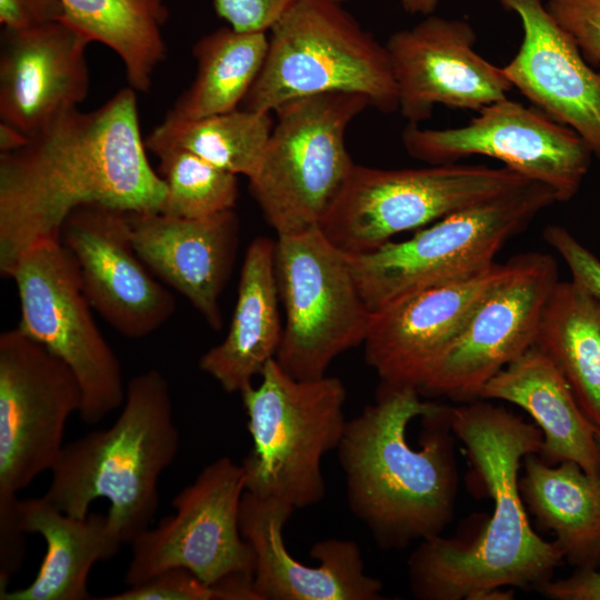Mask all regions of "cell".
Returning <instances> with one entry per match:
<instances>
[{"mask_svg":"<svg viewBox=\"0 0 600 600\" xmlns=\"http://www.w3.org/2000/svg\"><path fill=\"white\" fill-rule=\"evenodd\" d=\"M136 92L127 87L94 110L66 111L0 153L2 277L34 242L60 239L80 207L159 212L166 184L147 157Z\"/></svg>","mask_w":600,"mask_h":600,"instance_id":"cell-1","label":"cell"},{"mask_svg":"<svg viewBox=\"0 0 600 600\" xmlns=\"http://www.w3.org/2000/svg\"><path fill=\"white\" fill-rule=\"evenodd\" d=\"M451 424L492 512L471 540L438 534L419 541L408 561L412 596L480 600L504 587L537 589L564 560L554 541L533 531L519 489L524 457L541 450V430L486 399L452 407Z\"/></svg>","mask_w":600,"mask_h":600,"instance_id":"cell-2","label":"cell"},{"mask_svg":"<svg viewBox=\"0 0 600 600\" xmlns=\"http://www.w3.org/2000/svg\"><path fill=\"white\" fill-rule=\"evenodd\" d=\"M421 397L381 383L374 402L347 420L337 448L349 508L384 550L441 534L454 516L452 407Z\"/></svg>","mask_w":600,"mask_h":600,"instance_id":"cell-3","label":"cell"},{"mask_svg":"<svg viewBox=\"0 0 600 600\" xmlns=\"http://www.w3.org/2000/svg\"><path fill=\"white\" fill-rule=\"evenodd\" d=\"M179 442L167 379L157 369L140 372L127 382L121 411L109 428L64 446L43 498L73 517H86L98 499L108 500L112 529L131 544L153 521L159 479Z\"/></svg>","mask_w":600,"mask_h":600,"instance_id":"cell-4","label":"cell"},{"mask_svg":"<svg viewBox=\"0 0 600 600\" xmlns=\"http://www.w3.org/2000/svg\"><path fill=\"white\" fill-rule=\"evenodd\" d=\"M82 404L70 368L19 327L0 334V573L22 567L18 493L58 464L67 421Z\"/></svg>","mask_w":600,"mask_h":600,"instance_id":"cell-5","label":"cell"},{"mask_svg":"<svg viewBox=\"0 0 600 600\" xmlns=\"http://www.w3.org/2000/svg\"><path fill=\"white\" fill-rule=\"evenodd\" d=\"M260 379L240 392L252 438L241 462L246 491L294 510L314 506L326 494L322 459L346 427V388L336 377L298 380L274 358Z\"/></svg>","mask_w":600,"mask_h":600,"instance_id":"cell-6","label":"cell"},{"mask_svg":"<svg viewBox=\"0 0 600 600\" xmlns=\"http://www.w3.org/2000/svg\"><path fill=\"white\" fill-rule=\"evenodd\" d=\"M262 69L240 108L272 112L326 92L366 97L384 113L398 111L384 44L336 0H297L272 26Z\"/></svg>","mask_w":600,"mask_h":600,"instance_id":"cell-7","label":"cell"},{"mask_svg":"<svg viewBox=\"0 0 600 600\" xmlns=\"http://www.w3.org/2000/svg\"><path fill=\"white\" fill-rule=\"evenodd\" d=\"M556 202L549 186L530 181L423 227L408 240L347 258L364 302L374 312L409 293L489 268L512 237Z\"/></svg>","mask_w":600,"mask_h":600,"instance_id":"cell-8","label":"cell"},{"mask_svg":"<svg viewBox=\"0 0 600 600\" xmlns=\"http://www.w3.org/2000/svg\"><path fill=\"white\" fill-rule=\"evenodd\" d=\"M369 101L359 93L326 92L288 101L273 124L250 192L278 236L319 227L353 161L346 131Z\"/></svg>","mask_w":600,"mask_h":600,"instance_id":"cell-9","label":"cell"},{"mask_svg":"<svg viewBox=\"0 0 600 600\" xmlns=\"http://www.w3.org/2000/svg\"><path fill=\"white\" fill-rule=\"evenodd\" d=\"M530 181L506 166L454 162L384 170L354 163L319 228L343 253L362 254Z\"/></svg>","mask_w":600,"mask_h":600,"instance_id":"cell-10","label":"cell"},{"mask_svg":"<svg viewBox=\"0 0 600 600\" xmlns=\"http://www.w3.org/2000/svg\"><path fill=\"white\" fill-rule=\"evenodd\" d=\"M274 267L286 316L274 359L298 380L321 378L339 354L364 342L373 312L347 254L319 227L278 236Z\"/></svg>","mask_w":600,"mask_h":600,"instance_id":"cell-11","label":"cell"},{"mask_svg":"<svg viewBox=\"0 0 600 600\" xmlns=\"http://www.w3.org/2000/svg\"><path fill=\"white\" fill-rule=\"evenodd\" d=\"M9 278L19 296L18 327L76 376L82 393L81 420L96 424L119 409L127 387L121 363L93 319L61 239L31 244L17 259Z\"/></svg>","mask_w":600,"mask_h":600,"instance_id":"cell-12","label":"cell"},{"mask_svg":"<svg viewBox=\"0 0 600 600\" xmlns=\"http://www.w3.org/2000/svg\"><path fill=\"white\" fill-rule=\"evenodd\" d=\"M244 492L241 463L229 457L209 463L172 499L174 513L132 541L124 582L136 586L171 568L211 586L237 573L253 576V551L240 530Z\"/></svg>","mask_w":600,"mask_h":600,"instance_id":"cell-13","label":"cell"},{"mask_svg":"<svg viewBox=\"0 0 600 600\" xmlns=\"http://www.w3.org/2000/svg\"><path fill=\"white\" fill-rule=\"evenodd\" d=\"M401 140L411 158L428 164L454 163L471 156L500 160L549 186L559 202L578 192L592 158L572 129L508 98L482 108L462 127L422 129L408 123Z\"/></svg>","mask_w":600,"mask_h":600,"instance_id":"cell-14","label":"cell"},{"mask_svg":"<svg viewBox=\"0 0 600 600\" xmlns=\"http://www.w3.org/2000/svg\"><path fill=\"white\" fill-rule=\"evenodd\" d=\"M556 260L528 252L509 260L420 393L469 402L504 367L534 346L547 299L558 282Z\"/></svg>","mask_w":600,"mask_h":600,"instance_id":"cell-15","label":"cell"},{"mask_svg":"<svg viewBox=\"0 0 600 600\" xmlns=\"http://www.w3.org/2000/svg\"><path fill=\"white\" fill-rule=\"evenodd\" d=\"M60 239L91 308L123 337L146 338L174 313L173 294L134 248L127 212L80 207L66 219Z\"/></svg>","mask_w":600,"mask_h":600,"instance_id":"cell-16","label":"cell"},{"mask_svg":"<svg viewBox=\"0 0 600 600\" xmlns=\"http://www.w3.org/2000/svg\"><path fill=\"white\" fill-rule=\"evenodd\" d=\"M466 20L429 16L393 32L386 46L398 93V111L408 123L431 117L436 106L480 111L508 98L512 83L474 50Z\"/></svg>","mask_w":600,"mask_h":600,"instance_id":"cell-17","label":"cell"},{"mask_svg":"<svg viewBox=\"0 0 600 600\" xmlns=\"http://www.w3.org/2000/svg\"><path fill=\"white\" fill-rule=\"evenodd\" d=\"M494 262L459 281L401 297L373 312L363 342L381 383L419 390L458 339L477 307L508 273Z\"/></svg>","mask_w":600,"mask_h":600,"instance_id":"cell-18","label":"cell"},{"mask_svg":"<svg viewBox=\"0 0 600 600\" xmlns=\"http://www.w3.org/2000/svg\"><path fill=\"white\" fill-rule=\"evenodd\" d=\"M294 509L278 500L244 492L240 530L253 551V584L260 600H380L382 582L364 571L356 541L330 538L316 542L307 566L288 551L283 528Z\"/></svg>","mask_w":600,"mask_h":600,"instance_id":"cell-19","label":"cell"},{"mask_svg":"<svg viewBox=\"0 0 600 600\" xmlns=\"http://www.w3.org/2000/svg\"><path fill=\"white\" fill-rule=\"evenodd\" d=\"M518 14L523 37L504 74L533 106L572 129L600 163V69L587 62L544 0H498Z\"/></svg>","mask_w":600,"mask_h":600,"instance_id":"cell-20","label":"cell"},{"mask_svg":"<svg viewBox=\"0 0 600 600\" xmlns=\"http://www.w3.org/2000/svg\"><path fill=\"white\" fill-rule=\"evenodd\" d=\"M3 31L0 122L29 137L86 99L90 40L64 19Z\"/></svg>","mask_w":600,"mask_h":600,"instance_id":"cell-21","label":"cell"},{"mask_svg":"<svg viewBox=\"0 0 600 600\" xmlns=\"http://www.w3.org/2000/svg\"><path fill=\"white\" fill-rule=\"evenodd\" d=\"M127 217L134 248L150 271L220 330V296L238 248L234 210L201 219L161 212H127Z\"/></svg>","mask_w":600,"mask_h":600,"instance_id":"cell-22","label":"cell"},{"mask_svg":"<svg viewBox=\"0 0 600 600\" xmlns=\"http://www.w3.org/2000/svg\"><path fill=\"white\" fill-rule=\"evenodd\" d=\"M478 399L503 400L520 407L541 430L538 456L554 466L578 463L600 478V441L567 380L536 346L513 360L482 388Z\"/></svg>","mask_w":600,"mask_h":600,"instance_id":"cell-23","label":"cell"},{"mask_svg":"<svg viewBox=\"0 0 600 600\" xmlns=\"http://www.w3.org/2000/svg\"><path fill=\"white\" fill-rule=\"evenodd\" d=\"M274 246L276 241L266 237L249 244L229 330L199 360L200 369L228 393H240L253 378L260 377L280 346L283 327L278 308Z\"/></svg>","mask_w":600,"mask_h":600,"instance_id":"cell-24","label":"cell"},{"mask_svg":"<svg viewBox=\"0 0 600 600\" xmlns=\"http://www.w3.org/2000/svg\"><path fill=\"white\" fill-rule=\"evenodd\" d=\"M19 529L37 533L47 550L39 570L27 587L8 590L1 600H88L92 567L113 558L124 544L112 529L108 514H67L42 497L20 499Z\"/></svg>","mask_w":600,"mask_h":600,"instance_id":"cell-25","label":"cell"},{"mask_svg":"<svg viewBox=\"0 0 600 600\" xmlns=\"http://www.w3.org/2000/svg\"><path fill=\"white\" fill-rule=\"evenodd\" d=\"M519 489L527 510L553 532L563 559L577 569L600 566V478L573 461L551 466L524 457Z\"/></svg>","mask_w":600,"mask_h":600,"instance_id":"cell-26","label":"cell"},{"mask_svg":"<svg viewBox=\"0 0 600 600\" xmlns=\"http://www.w3.org/2000/svg\"><path fill=\"white\" fill-rule=\"evenodd\" d=\"M534 346L559 369L600 436V301L558 281L543 307Z\"/></svg>","mask_w":600,"mask_h":600,"instance_id":"cell-27","label":"cell"},{"mask_svg":"<svg viewBox=\"0 0 600 600\" xmlns=\"http://www.w3.org/2000/svg\"><path fill=\"white\" fill-rule=\"evenodd\" d=\"M64 19L90 42L112 50L122 61L129 87L147 92L167 56L163 0H62Z\"/></svg>","mask_w":600,"mask_h":600,"instance_id":"cell-28","label":"cell"},{"mask_svg":"<svg viewBox=\"0 0 600 600\" xmlns=\"http://www.w3.org/2000/svg\"><path fill=\"white\" fill-rule=\"evenodd\" d=\"M269 39L263 31L219 28L192 48L197 73L166 117L192 120L239 108L264 63Z\"/></svg>","mask_w":600,"mask_h":600,"instance_id":"cell-29","label":"cell"},{"mask_svg":"<svg viewBox=\"0 0 600 600\" xmlns=\"http://www.w3.org/2000/svg\"><path fill=\"white\" fill-rule=\"evenodd\" d=\"M271 112L237 108L192 120L164 117L144 140L158 156L179 149L211 164L250 179L259 168L270 138Z\"/></svg>","mask_w":600,"mask_h":600,"instance_id":"cell-30","label":"cell"},{"mask_svg":"<svg viewBox=\"0 0 600 600\" xmlns=\"http://www.w3.org/2000/svg\"><path fill=\"white\" fill-rule=\"evenodd\" d=\"M157 157L158 173L166 184L159 212L201 219L233 210L239 196L237 174L186 150H168Z\"/></svg>","mask_w":600,"mask_h":600,"instance_id":"cell-31","label":"cell"},{"mask_svg":"<svg viewBox=\"0 0 600 600\" xmlns=\"http://www.w3.org/2000/svg\"><path fill=\"white\" fill-rule=\"evenodd\" d=\"M557 23L572 38L587 62L600 67V0H544Z\"/></svg>","mask_w":600,"mask_h":600,"instance_id":"cell-32","label":"cell"},{"mask_svg":"<svg viewBox=\"0 0 600 600\" xmlns=\"http://www.w3.org/2000/svg\"><path fill=\"white\" fill-rule=\"evenodd\" d=\"M103 600H219L214 586L183 568L168 569Z\"/></svg>","mask_w":600,"mask_h":600,"instance_id":"cell-33","label":"cell"},{"mask_svg":"<svg viewBox=\"0 0 600 600\" xmlns=\"http://www.w3.org/2000/svg\"><path fill=\"white\" fill-rule=\"evenodd\" d=\"M544 241L562 258L572 280L600 301V260L569 230L559 224L547 226Z\"/></svg>","mask_w":600,"mask_h":600,"instance_id":"cell-34","label":"cell"},{"mask_svg":"<svg viewBox=\"0 0 600 600\" xmlns=\"http://www.w3.org/2000/svg\"><path fill=\"white\" fill-rule=\"evenodd\" d=\"M297 0H213L217 14L239 31L267 32Z\"/></svg>","mask_w":600,"mask_h":600,"instance_id":"cell-35","label":"cell"},{"mask_svg":"<svg viewBox=\"0 0 600 600\" xmlns=\"http://www.w3.org/2000/svg\"><path fill=\"white\" fill-rule=\"evenodd\" d=\"M62 0H0L3 30H24L62 19Z\"/></svg>","mask_w":600,"mask_h":600,"instance_id":"cell-36","label":"cell"},{"mask_svg":"<svg viewBox=\"0 0 600 600\" xmlns=\"http://www.w3.org/2000/svg\"><path fill=\"white\" fill-rule=\"evenodd\" d=\"M536 590L552 600H600V571L577 569L571 576L551 579Z\"/></svg>","mask_w":600,"mask_h":600,"instance_id":"cell-37","label":"cell"},{"mask_svg":"<svg viewBox=\"0 0 600 600\" xmlns=\"http://www.w3.org/2000/svg\"><path fill=\"white\" fill-rule=\"evenodd\" d=\"M28 136L18 129L0 122V151L9 152L23 146Z\"/></svg>","mask_w":600,"mask_h":600,"instance_id":"cell-38","label":"cell"},{"mask_svg":"<svg viewBox=\"0 0 600 600\" xmlns=\"http://www.w3.org/2000/svg\"><path fill=\"white\" fill-rule=\"evenodd\" d=\"M409 14L430 16L438 7L439 0H399Z\"/></svg>","mask_w":600,"mask_h":600,"instance_id":"cell-39","label":"cell"},{"mask_svg":"<svg viewBox=\"0 0 600 600\" xmlns=\"http://www.w3.org/2000/svg\"><path fill=\"white\" fill-rule=\"evenodd\" d=\"M599 441H600V436H599Z\"/></svg>","mask_w":600,"mask_h":600,"instance_id":"cell-40","label":"cell"}]
</instances>
